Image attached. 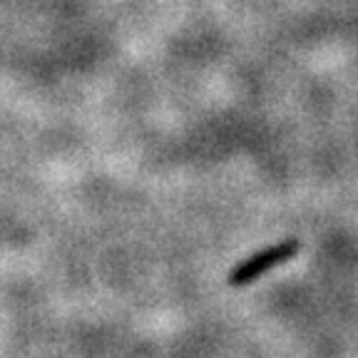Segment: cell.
I'll return each instance as SVG.
<instances>
[{
	"instance_id": "obj_1",
	"label": "cell",
	"mask_w": 358,
	"mask_h": 358,
	"mask_svg": "<svg viewBox=\"0 0 358 358\" xmlns=\"http://www.w3.org/2000/svg\"><path fill=\"white\" fill-rule=\"evenodd\" d=\"M296 249H299L296 241H284V244L271 246V249H266V252H262V254H254L252 259H246L241 266H236L234 271H231V274H229V284L231 286L252 284V281L259 279L264 271L279 266V264L286 262L291 254H296Z\"/></svg>"
}]
</instances>
